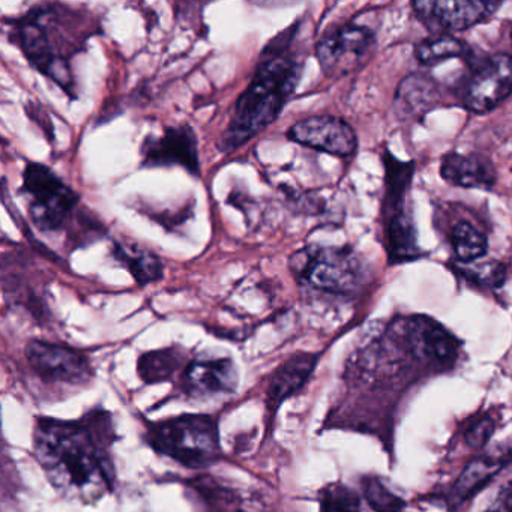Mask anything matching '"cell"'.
I'll return each instance as SVG.
<instances>
[{
    "instance_id": "28",
    "label": "cell",
    "mask_w": 512,
    "mask_h": 512,
    "mask_svg": "<svg viewBox=\"0 0 512 512\" xmlns=\"http://www.w3.org/2000/svg\"><path fill=\"white\" fill-rule=\"evenodd\" d=\"M494 430H496L494 419L490 416H482V418L476 419L473 424L469 425L466 433H464V439H466L470 448L481 449L487 445L488 440L493 436Z\"/></svg>"
},
{
    "instance_id": "21",
    "label": "cell",
    "mask_w": 512,
    "mask_h": 512,
    "mask_svg": "<svg viewBox=\"0 0 512 512\" xmlns=\"http://www.w3.org/2000/svg\"><path fill=\"white\" fill-rule=\"evenodd\" d=\"M188 488L202 502L206 512H248L242 497L215 479H193Z\"/></svg>"
},
{
    "instance_id": "12",
    "label": "cell",
    "mask_w": 512,
    "mask_h": 512,
    "mask_svg": "<svg viewBox=\"0 0 512 512\" xmlns=\"http://www.w3.org/2000/svg\"><path fill=\"white\" fill-rule=\"evenodd\" d=\"M26 358L35 373L47 382L83 385L92 377L89 359L79 350L61 344L31 341L26 347Z\"/></svg>"
},
{
    "instance_id": "4",
    "label": "cell",
    "mask_w": 512,
    "mask_h": 512,
    "mask_svg": "<svg viewBox=\"0 0 512 512\" xmlns=\"http://www.w3.org/2000/svg\"><path fill=\"white\" fill-rule=\"evenodd\" d=\"M385 164V197L382 205L383 244L391 265L412 262L422 256L418 233L409 205V191L415 175L413 161H400L389 151Z\"/></svg>"
},
{
    "instance_id": "16",
    "label": "cell",
    "mask_w": 512,
    "mask_h": 512,
    "mask_svg": "<svg viewBox=\"0 0 512 512\" xmlns=\"http://www.w3.org/2000/svg\"><path fill=\"white\" fill-rule=\"evenodd\" d=\"M440 176L454 187L479 190H491L497 181L496 169L487 157L457 152H451L442 158Z\"/></svg>"
},
{
    "instance_id": "18",
    "label": "cell",
    "mask_w": 512,
    "mask_h": 512,
    "mask_svg": "<svg viewBox=\"0 0 512 512\" xmlns=\"http://www.w3.org/2000/svg\"><path fill=\"white\" fill-rule=\"evenodd\" d=\"M319 355L296 353L287 359L277 371L268 386V406L277 409L284 400L301 391L316 368Z\"/></svg>"
},
{
    "instance_id": "1",
    "label": "cell",
    "mask_w": 512,
    "mask_h": 512,
    "mask_svg": "<svg viewBox=\"0 0 512 512\" xmlns=\"http://www.w3.org/2000/svg\"><path fill=\"white\" fill-rule=\"evenodd\" d=\"M116 440L112 415L94 409L76 421L37 419L34 451L50 484L61 496L95 503L113 490Z\"/></svg>"
},
{
    "instance_id": "22",
    "label": "cell",
    "mask_w": 512,
    "mask_h": 512,
    "mask_svg": "<svg viewBox=\"0 0 512 512\" xmlns=\"http://www.w3.org/2000/svg\"><path fill=\"white\" fill-rule=\"evenodd\" d=\"M449 236H451L452 250L460 263H473L487 254V235L470 221H457L451 227Z\"/></svg>"
},
{
    "instance_id": "13",
    "label": "cell",
    "mask_w": 512,
    "mask_h": 512,
    "mask_svg": "<svg viewBox=\"0 0 512 512\" xmlns=\"http://www.w3.org/2000/svg\"><path fill=\"white\" fill-rule=\"evenodd\" d=\"M143 167L182 166L199 175V149L193 128L188 125L167 128L163 136H148L142 145Z\"/></svg>"
},
{
    "instance_id": "3",
    "label": "cell",
    "mask_w": 512,
    "mask_h": 512,
    "mask_svg": "<svg viewBox=\"0 0 512 512\" xmlns=\"http://www.w3.org/2000/svg\"><path fill=\"white\" fill-rule=\"evenodd\" d=\"M91 26L83 14L64 5H41L11 23L10 40L20 47L35 70L74 97L76 82L70 59L82 52L92 34Z\"/></svg>"
},
{
    "instance_id": "15",
    "label": "cell",
    "mask_w": 512,
    "mask_h": 512,
    "mask_svg": "<svg viewBox=\"0 0 512 512\" xmlns=\"http://www.w3.org/2000/svg\"><path fill=\"white\" fill-rule=\"evenodd\" d=\"M238 388V371L232 359H196L185 368L181 389L191 398L230 394Z\"/></svg>"
},
{
    "instance_id": "17",
    "label": "cell",
    "mask_w": 512,
    "mask_h": 512,
    "mask_svg": "<svg viewBox=\"0 0 512 512\" xmlns=\"http://www.w3.org/2000/svg\"><path fill=\"white\" fill-rule=\"evenodd\" d=\"M439 85L424 74H410L398 86L394 109L403 121H421L428 112L439 106Z\"/></svg>"
},
{
    "instance_id": "7",
    "label": "cell",
    "mask_w": 512,
    "mask_h": 512,
    "mask_svg": "<svg viewBox=\"0 0 512 512\" xmlns=\"http://www.w3.org/2000/svg\"><path fill=\"white\" fill-rule=\"evenodd\" d=\"M22 193L29 202V214L41 232H56L73 217L80 197L52 169L29 163L23 173Z\"/></svg>"
},
{
    "instance_id": "23",
    "label": "cell",
    "mask_w": 512,
    "mask_h": 512,
    "mask_svg": "<svg viewBox=\"0 0 512 512\" xmlns=\"http://www.w3.org/2000/svg\"><path fill=\"white\" fill-rule=\"evenodd\" d=\"M413 53L419 64L433 67L440 62H445L446 59L467 58L472 52L467 44L458 38L451 35H434L427 40L419 41Z\"/></svg>"
},
{
    "instance_id": "6",
    "label": "cell",
    "mask_w": 512,
    "mask_h": 512,
    "mask_svg": "<svg viewBox=\"0 0 512 512\" xmlns=\"http://www.w3.org/2000/svg\"><path fill=\"white\" fill-rule=\"evenodd\" d=\"M289 266L302 289L332 296L353 295L367 277L364 263L347 245H310L296 251Z\"/></svg>"
},
{
    "instance_id": "2",
    "label": "cell",
    "mask_w": 512,
    "mask_h": 512,
    "mask_svg": "<svg viewBox=\"0 0 512 512\" xmlns=\"http://www.w3.org/2000/svg\"><path fill=\"white\" fill-rule=\"evenodd\" d=\"M298 29L296 23L263 50L253 80L238 98L232 121L218 142L224 154L241 148L277 121L295 92L302 74L301 58L293 49Z\"/></svg>"
},
{
    "instance_id": "25",
    "label": "cell",
    "mask_w": 512,
    "mask_h": 512,
    "mask_svg": "<svg viewBox=\"0 0 512 512\" xmlns=\"http://www.w3.org/2000/svg\"><path fill=\"white\" fill-rule=\"evenodd\" d=\"M452 271L475 289H500L506 280V268L499 262L460 263Z\"/></svg>"
},
{
    "instance_id": "14",
    "label": "cell",
    "mask_w": 512,
    "mask_h": 512,
    "mask_svg": "<svg viewBox=\"0 0 512 512\" xmlns=\"http://www.w3.org/2000/svg\"><path fill=\"white\" fill-rule=\"evenodd\" d=\"M287 137L299 145L340 158L350 157L358 148V139L353 128L335 116L304 119L287 131Z\"/></svg>"
},
{
    "instance_id": "27",
    "label": "cell",
    "mask_w": 512,
    "mask_h": 512,
    "mask_svg": "<svg viewBox=\"0 0 512 512\" xmlns=\"http://www.w3.org/2000/svg\"><path fill=\"white\" fill-rule=\"evenodd\" d=\"M362 491L368 505L376 512H401L406 508V502L377 476H365Z\"/></svg>"
},
{
    "instance_id": "26",
    "label": "cell",
    "mask_w": 512,
    "mask_h": 512,
    "mask_svg": "<svg viewBox=\"0 0 512 512\" xmlns=\"http://www.w3.org/2000/svg\"><path fill=\"white\" fill-rule=\"evenodd\" d=\"M320 512H361V497L349 485L332 482L320 490Z\"/></svg>"
},
{
    "instance_id": "29",
    "label": "cell",
    "mask_w": 512,
    "mask_h": 512,
    "mask_svg": "<svg viewBox=\"0 0 512 512\" xmlns=\"http://www.w3.org/2000/svg\"><path fill=\"white\" fill-rule=\"evenodd\" d=\"M493 512H512V484L508 487L503 488L502 493L497 496L496 502H494Z\"/></svg>"
},
{
    "instance_id": "20",
    "label": "cell",
    "mask_w": 512,
    "mask_h": 512,
    "mask_svg": "<svg viewBox=\"0 0 512 512\" xmlns=\"http://www.w3.org/2000/svg\"><path fill=\"white\" fill-rule=\"evenodd\" d=\"M113 256L133 274L134 280L140 286L154 283V281L163 277L164 268L160 257L152 251L145 250V248L116 242L115 248H113Z\"/></svg>"
},
{
    "instance_id": "24",
    "label": "cell",
    "mask_w": 512,
    "mask_h": 512,
    "mask_svg": "<svg viewBox=\"0 0 512 512\" xmlns=\"http://www.w3.org/2000/svg\"><path fill=\"white\" fill-rule=\"evenodd\" d=\"M184 362L179 349L154 350L139 359V374L146 383L164 382L175 374Z\"/></svg>"
},
{
    "instance_id": "19",
    "label": "cell",
    "mask_w": 512,
    "mask_h": 512,
    "mask_svg": "<svg viewBox=\"0 0 512 512\" xmlns=\"http://www.w3.org/2000/svg\"><path fill=\"white\" fill-rule=\"evenodd\" d=\"M506 461V458L491 455H482L470 461L455 481L449 500L455 505H460L472 499L482 488L490 484L491 479L505 467Z\"/></svg>"
},
{
    "instance_id": "11",
    "label": "cell",
    "mask_w": 512,
    "mask_h": 512,
    "mask_svg": "<svg viewBox=\"0 0 512 512\" xmlns=\"http://www.w3.org/2000/svg\"><path fill=\"white\" fill-rule=\"evenodd\" d=\"M497 2L470 0H425L412 4L416 19L434 35L466 31L496 13Z\"/></svg>"
},
{
    "instance_id": "5",
    "label": "cell",
    "mask_w": 512,
    "mask_h": 512,
    "mask_svg": "<svg viewBox=\"0 0 512 512\" xmlns=\"http://www.w3.org/2000/svg\"><path fill=\"white\" fill-rule=\"evenodd\" d=\"M146 442L190 469H205L221 458L218 422L209 415H182L151 422Z\"/></svg>"
},
{
    "instance_id": "10",
    "label": "cell",
    "mask_w": 512,
    "mask_h": 512,
    "mask_svg": "<svg viewBox=\"0 0 512 512\" xmlns=\"http://www.w3.org/2000/svg\"><path fill=\"white\" fill-rule=\"evenodd\" d=\"M512 94V56L506 53L490 56L473 68L460 89L464 109L487 113L496 109Z\"/></svg>"
},
{
    "instance_id": "8",
    "label": "cell",
    "mask_w": 512,
    "mask_h": 512,
    "mask_svg": "<svg viewBox=\"0 0 512 512\" xmlns=\"http://www.w3.org/2000/svg\"><path fill=\"white\" fill-rule=\"evenodd\" d=\"M389 332L416 361L430 367H451L460 352V341L431 317H398Z\"/></svg>"
},
{
    "instance_id": "9",
    "label": "cell",
    "mask_w": 512,
    "mask_h": 512,
    "mask_svg": "<svg viewBox=\"0 0 512 512\" xmlns=\"http://www.w3.org/2000/svg\"><path fill=\"white\" fill-rule=\"evenodd\" d=\"M376 49V35L356 23L338 25L326 32L316 46V56L326 76L355 73L367 64Z\"/></svg>"
}]
</instances>
